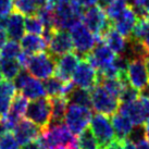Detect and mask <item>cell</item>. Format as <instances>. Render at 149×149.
<instances>
[{"label": "cell", "mask_w": 149, "mask_h": 149, "mask_svg": "<svg viewBox=\"0 0 149 149\" xmlns=\"http://www.w3.org/2000/svg\"><path fill=\"white\" fill-rule=\"evenodd\" d=\"M54 10V26L56 29H70L82 19V7L76 0H66Z\"/></svg>", "instance_id": "1"}, {"label": "cell", "mask_w": 149, "mask_h": 149, "mask_svg": "<svg viewBox=\"0 0 149 149\" xmlns=\"http://www.w3.org/2000/svg\"><path fill=\"white\" fill-rule=\"evenodd\" d=\"M91 104L96 112L110 116L118 111L120 100L109 93L101 84H97L91 89Z\"/></svg>", "instance_id": "2"}, {"label": "cell", "mask_w": 149, "mask_h": 149, "mask_svg": "<svg viewBox=\"0 0 149 149\" xmlns=\"http://www.w3.org/2000/svg\"><path fill=\"white\" fill-rule=\"evenodd\" d=\"M56 60L48 51H40L31 56L29 64L25 68L32 76L38 79H46L52 76L56 71Z\"/></svg>", "instance_id": "3"}, {"label": "cell", "mask_w": 149, "mask_h": 149, "mask_svg": "<svg viewBox=\"0 0 149 149\" xmlns=\"http://www.w3.org/2000/svg\"><path fill=\"white\" fill-rule=\"evenodd\" d=\"M70 35L72 38L75 52L79 58H85L95 47L97 38L82 22H77L70 29Z\"/></svg>", "instance_id": "4"}, {"label": "cell", "mask_w": 149, "mask_h": 149, "mask_svg": "<svg viewBox=\"0 0 149 149\" xmlns=\"http://www.w3.org/2000/svg\"><path fill=\"white\" fill-rule=\"evenodd\" d=\"M26 119L33 122L34 124L44 130L50 123L51 119V102L49 97H40L37 99H33L29 102L26 111Z\"/></svg>", "instance_id": "5"}, {"label": "cell", "mask_w": 149, "mask_h": 149, "mask_svg": "<svg viewBox=\"0 0 149 149\" xmlns=\"http://www.w3.org/2000/svg\"><path fill=\"white\" fill-rule=\"evenodd\" d=\"M91 119V108L79 106V104H68L64 116L65 125L71 132L77 135L84 131L89 124Z\"/></svg>", "instance_id": "6"}, {"label": "cell", "mask_w": 149, "mask_h": 149, "mask_svg": "<svg viewBox=\"0 0 149 149\" xmlns=\"http://www.w3.org/2000/svg\"><path fill=\"white\" fill-rule=\"evenodd\" d=\"M118 111L127 116L134 126L144 125L149 119V99L139 96L134 101L121 102Z\"/></svg>", "instance_id": "7"}, {"label": "cell", "mask_w": 149, "mask_h": 149, "mask_svg": "<svg viewBox=\"0 0 149 149\" xmlns=\"http://www.w3.org/2000/svg\"><path fill=\"white\" fill-rule=\"evenodd\" d=\"M82 21L96 36L97 42H99L101 35L112 25L110 19H108L104 11L99 7H91L87 9L82 14Z\"/></svg>", "instance_id": "8"}, {"label": "cell", "mask_w": 149, "mask_h": 149, "mask_svg": "<svg viewBox=\"0 0 149 149\" xmlns=\"http://www.w3.org/2000/svg\"><path fill=\"white\" fill-rule=\"evenodd\" d=\"M89 124L91 132L95 135L101 149H104L114 139V131L108 116L97 112L95 116H91Z\"/></svg>", "instance_id": "9"}, {"label": "cell", "mask_w": 149, "mask_h": 149, "mask_svg": "<svg viewBox=\"0 0 149 149\" xmlns=\"http://www.w3.org/2000/svg\"><path fill=\"white\" fill-rule=\"evenodd\" d=\"M125 76L127 83L138 91H141L143 87L149 83V75L143 57L128 59Z\"/></svg>", "instance_id": "10"}, {"label": "cell", "mask_w": 149, "mask_h": 149, "mask_svg": "<svg viewBox=\"0 0 149 149\" xmlns=\"http://www.w3.org/2000/svg\"><path fill=\"white\" fill-rule=\"evenodd\" d=\"M72 82L75 86L91 91L98 84V72L86 59H81L73 73Z\"/></svg>", "instance_id": "11"}, {"label": "cell", "mask_w": 149, "mask_h": 149, "mask_svg": "<svg viewBox=\"0 0 149 149\" xmlns=\"http://www.w3.org/2000/svg\"><path fill=\"white\" fill-rule=\"evenodd\" d=\"M74 49L70 33L65 29H56L48 42V52L57 59Z\"/></svg>", "instance_id": "12"}, {"label": "cell", "mask_w": 149, "mask_h": 149, "mask_svg": "<svg viewBox=\"0 0 149 149\" xmlns=\"http://www.w3.org/2000/svg\"><path fill=\"white\" fill-rule=\"evenodd\" d=\"M97 42L98 44H96L95 47L91 50V52L83 59H86L87 61L98 71L113 62L116 54L104 42L99 40Z\"/></svg>", "instance_id": "13"}, {"label": "cell", "mask_w": 149, "mask_h": 149, "mask_svg": "<svg viewBox=\"0 0 149 149\" xmlns=\"http://www.w3.org/2000/svg\"><path fill=\"white\" fill-rule=\"evenodd\" d=\"M79 60H81V58H79V54L76 52H72V51L57 58V60H56V71H54L56 76L59 77L63 82L71 81Z\"/></svg>", "instance_id": "14"}, {"label": "cell", "mask_w": 149, "mask_h": 149, "mask_svg": "<svg viewBox=\"0 0 149 149\" xmlns=\"http://www.w3.org/2000/svg\"><path fill=\"white\" fill-rule=\"evenodd\" d=\"M42 131V128L36 124H34L33 122L22 118L17 122L15 127L13 128V135L17 138L20 145H24L26 143L36 141Z\"/></svg>", "instance_id": "15"}, {"label": "cell", "mask_w": 149, "mask_h": 149, "mask_svg": "<svg viewBox=\"0 0 149 149\" xmlns=\"http://www.w3.org/2000/svg\"><path fill=\"white\" fill-rule=\"evenodd\" d=\"M138 17L135 11L131 7H126L124 11L121 13L119 17L114 19L112 22V26L124 37L130 38L133 32V29L136 24Z\"/></svg>", "instance_id": "16"}, {"label": "cell", "mask_w": 149, "mask_h": 149, "mask_svg": "<svg viewBox=\"0 0 149 149\" xmlns=\"http://www.w3.org/2000/svg\"><path fill=\"white\" fill-rule=\"evenodd\" d=\"M100 40L104 42L116 56H124L127 48V38L121 35L112 25L101 35Z\"/></svg>", "instance_id": "17"}, {"label": "cell", "mask_w": 149, "mask_h": 149, "mask_svg": "<svg viewBox=\"0 0 149 149\" xmlns=\"http://www.w3.org/2000/svg\"><path fill=\"white\" fill-rule=\"evenodd\" d=\"M74 86L75 85L72 81L63 82L57 76H50L44 82L46 95H48L49 97H57V96L66 97L74 88Z\"/></svg>", "instance_id": "18"}, {"label": "cell", "mask_w": 149, "mask_h": 149, "mask_svg": "<svg viewBox=\"0 0 149 149\" xmlns=\"http://www.w3.org/2000/svg\"><path fill=\"white\" fill-rule=\"evenodd\" d=\"M7 35L10 39L20 40L25 34L24 15L20 12H11L7 17V25H6Z\"/></svg>", "instance_id": "19"}, {"label": "cell", "mask_w": 149, "mask_h": 149, "mask_svg": "<svg viewBox=\"0 0 149 149\" xmlns=\"http://www.w3.org/2000/svg\"><path fill=\"white\" fill-rule=\"evenodd\" d=\"M111 124L114 131V136L119 141H125L132 133L134 125L127 116L118 111L112 114Z\"/></svg>", "instance_id": "20"}, {"label": "cell", "mask_w": 149, "mask_h": 149, "mask_svg": "<svg viewBox=\"0 0 149 149\" xmlns=\"http://www.w3.org/2000/svg\"><path fill=\"white\" fill-rule=\"evenodd\" d=\"M21 40L22 49L29 52L31 54H37L40 51H46L48 48V44L45 39L36 34H24V36L20 39Z\"/></svg>", "instance_id": "21"}, {"label": "cell", "mask_w": 149, "mask_h": 149, "mask_svg": "<svg viewBox=\"0 0 149 149\" xmlns=\"http://www.w3.org/2000/svg\"><path fill=\"white\" fill-rule=\"evenodd\" d=\"M21 94L24 97H26L27 99H37L40 97H45L46 96V91L44 87V83L40 82V79H36L31 75V77L27 79V82L25 83V85L22 87Z\"/></svg>", "instance_id": "22"}, {"label": "cell", "mask_w": 149, "mask_h": 149, "mask_svg": "<svg viewBox=\"0 0 149 149\" xmlns=\"http://www.w3.org/2000/svg\"><path fill=\"white\" fill-rule=\"evenodd\" d=\"M51 102V119L50 123H62L65 116L68 99L63 96L49 97Z\"/></svg>", "instance_id": "23"}, {"label": "cell", "mask_w": 149, "mask_h": 149, "mask_svg": "<svg viewBox=\"0 0 149 149\" xmlns=\"http://www.w3.org/2000/svg\"><path fill=\"white\" fill-rule=\"evenodd\" d=\"M0 69L1 74L4 77V79L12 81L17 74L21 71L22 66L17 59L14 58H2L0 61Z\"/></svg>", "instance_id": "24"}, {"label": "cell", "mask_w": 149, "mask_h": 149, "mask_svg": "<svg viewBox=\"0 0 149 149\" xmlns=\"http://www.w3.org/2000/svg\"><path fill=\"white\" fill-rule=\"evenodd\" d=\"M68 101H70V104H79V106H84V107H91V93L88 89H84V88H79L76 87L70 91V94L65 97Z\"/></svg>", "instance_id": "25"}, {"label": "cell", "mask_w": 149, "mask_h": 149, "mask_svg": "<svg viewBox=\"0 0 149 149\" xmlns=\"http://www.w3.org/2000/svg\"><path fill=\"white\" fill-rule=\"evenodd\" d=\"M79 135V136L77 138L79 149H101L91 128L86 127Z\"/></svg>", "instance_id": "26"}, {"label": "cell", "mask_w": 149, "mask_h": 149, "mask_svg": "<svg viewBox=\"0 0 149 149\" xmlns=\"http://www.w3.org/2000/svg\"><path fill=\"white\" fill-rule=\"evenodd\" d=\"M13 8L25 17H29L36 14L38 6L35 0H13Z\"/></svg>", "instance_id": "27"}, {"label": "cell", "mask_w": 149, "mask_h": 149, "mask_svg": "<svg viewBox=\"0 0 149 149\" xmlns=\"http://www.w3.org/2000/svg\"><path fill=\"white\" fill-rule=\"evenodd\" d=\"M21 51H22V47L17 42V40L9 39L1 47V49H0V56H1V58L17 59V56L21 54Z\"/></svg>", "instance_id": "28"}, {"label": "cell", "mask_w": 149, "mask_h": 149, "mask_svg": "<svg viewBox=\"0 0 149 149\" xmlns=\"http://www.w3.org/2000/svg\"><path fill=\"white\" fill-rule=\"evenodd\" d=\"M25 24V32L29 34H36V35H42L44 31V24L42 23L40 19L36 15H29L24 19Z\"/></svg>", "instance_id": "29"}, {"label": "cell", "mask_w": 149, "mask_h": 149, "mask_svg": "<svg viewBox=\"0 0 149 149\" xmlns=\"http://www.w3.org/2000/svg\"><path fill=\"white\" fill-rule=\"evenodd\" d=\"M126 7H127L126 0H112L110 6L106 10L107 17L110 19V21H113L114 19H116L121 13L124 11V9Z\"/></svg>", "instance_id": "30"}, {"label": "cell", "mask_w": 149, "mask_h": 149, "mask_svg": "<svg viewBox=\"0 0 149 149\" xmlns=\"http://www.w3.org/2000/svg\"><path fill=\"white\" fill-rule=\"evenodd\" d=\"M139 97V91L138 89L134 88L131 86L130 84H125L123 89L121 91L120 96H119V100L121 102H130V101H134Z\"/></svg>", "instance_id": "31"}, {"label": "cell", "mask_w": 149, "mask_h": 149, "mask_svg": "<svg viewBox=\"0 0 149 149\" xmlns=\"http://www.w3.org/2000/svg\"><path fill=\"white\" fill-rule=\"evenodd\" d=\"M0 149H20V144L11 132L0 136Z\"/></svg>", "instance_id": "32"}, {"label": "cell", "mask_w": 149, "mask_h": 149, "mask_svg": "<svg viewBox=\"0 0 149 149\" xmlns=\"http://www.w3.org/2000/svg\"><path fill=\"white\" fill-rule=\"evenodd\" d=\"M15 93H17L15 86H14V84L11 81L0 79V97L13 98Z\"/></svg>", "instance_id": "33"}, {"label": "cell", "mask_w": 149, "mask_h": 149, "mask_svg": "<svg viewBox=\"0 0 149 149\" xmlns=\"http://www.w3.org/2000/svg\"><path fill=\"white\" fill-rule=\"evenodd\" d=\"M31 77V74L29 73V71L26 70V69H23L19 72L17 74V76L12 79L13 81V84H14V86H15V89L17 91H21L22 87L24 86L25 83L27 82V79Z\"/></svg>", "instance_id": "34"}, {"label": "cell", "mask_w": 149, "mask_h": 149, "mask_svg": "<svg viewBox=\"0 0 149 149\" xmlns=\"http://www.w3.org/2000/svg\"><path fill=\"white\" fill-rule=\"evenodd\" d=\"M11 100L12 98H9V97H0V118L1 119L8 114Z\"/></svg>", "instance_id": "35"}, {"label": "cell", "mask_w": 149, "mask_h": 149, "mask_svg": "<svg viewBox=\"0 0 149 149\" xmlns=\"http://www.w3.org/2000/svg\"><path fill=\"white\" fill-rule=\"evenodd\" d=\"M13 11V0H0V15H9Z\"/></svg>", "instance_id": "36"}, {"label": "cell", "mask_w": 149, "mask_h": 149, "mask_svg": "<svg viewBox=\"0 0 149 149\" xmlns=\"http://www.w3.org/2000/svg\"><path fill=\"white\" fill-rule=\"evenodd\" d=\"M104 149H124L123 146V141H119V139H113V141L109 144L108 146H106Z\"/></svg>", "instance_id": "37"}, {"label": "cell", "mask_w": 149, "mask_h": 149, "mask_svg": "<svg viewBox=\"0 0 149 149\" xmlns=\"http://www.w3.org/2000/svg\"><path fill=\"white\" fill-rule=\"evenodd\" d=\"M76 1L79 2V4L82 8L88 9V8H91V7H94V6L97 3L98 0H76Z\"/></svg>", "instance_id": "38"}, {"label": "cell", "mask_w": 149, "mask_h": 149, "mask_svg": "<svg viewBox=\"0 0 149 149\" xmlns=\"http://www.w3.org/2000/svg\"><path fill=\"white\" fill-rule=\"evenodd\" d=\"M136 149H149V141L146 138H141L135 143Z\"/></svg>", "instance_id": "39"}, {"label": "cell", "mask_w": 149, "mask_h": 149, "mask_svg": "<svg viewBox=\"0 0 149 149\" xmlns=\"http://www.w3.org/2000/svg\"><path fill=\"white\" fill-rule=\"evenodd\" d=\"M148 21H149V15H148ZM141 42L144 44V46L146 47V49L149 51V23H148V26H147V29H146L145 34H144V36H143Z\"/></svg>", "instance_id": "40"}, {"label": "cell", "mask_w": 149, "mask_h": 149, "mask_svg": "<svg viewBox=\"0 0 149 149\" xmlns=\"http://www.w3.org/2000/svg\"><path fill=\"white\" fill-rule=\"evenodd\" d=\"M20 149H40V148H39L37 141H29V143H26L24 145H22V147Z\"/></svg>", "instance_id": "41"}, {"label": "cell", "mask_w": 149, "mask_h": 149, "mask_svg": "<svg viewBox=\"0 0 149 149\" xmlns=\"http://www.w3.org/2000/svg\"><path fill=\"white\" fill-rule=\"evenodd\" d=\"M65 1L66 0H47V6L50 7L51 9H54V8H56L57 6L63 3V2H65Z\"/></svg>", "instance_id": "42"}, {"label": "cell", "mask_w": 149, "mask_h": 149, "mask_svg": "<svg viewBox=\"0 0 149 149\" xmlns=\"http://www.w3.org/2000/svg\"><path fill=\"white\" fill-rule=\"evenodd\" d=\"M123 146H124V149H136L135 143L132 141L131 139H128V138H126L125 141H123Z\"/></svg>", "instance_id": "43"}, {"label": "cell", "mask_w": 149, "mask_h": 149, "mask_svg": "<svg viewBox=\"0 0 149 149\" xmlns=\"http://www.w3.org/2000/svg\"><path fill=\"white\" fill-rule=\"evenodd\" d=\"M139 96H141V97H145V98L149 99V83L147 84L146 86L143 87L141 91H139Z\"/></svg>", "instance_id": "44"}, {"label": "cell", "mask_w": 149, "mask_h": 149, "mask_svg": "<svg viewBox=\"0 0 149 149\" xmlns=\"http://www.w3.org/2000/svg\"><path fill=\"white\" fill-rule=\"evenodd\" d=\"M139 6L141 9H144L147 14L149 15V0H141L139 1Z\"/></svg>", "instance_id": "45"}, {"label": "cell", "mask_w": 149, "mask_h": 149, "mask_svg": "<svg viewBox=\"0 0 149 149\" xmlns=\"http://www.w3.org/2000/svg\"><path fill=\"white\" fill-rule=\"evenodd\" d=\"M7 17L8 15H0V29L4 31L7 25Z\"/></svg>", "instance_id": "46"}, {"label": "cell", "mask_w": 149, "mask_h": 149, "mask_svg": "<svg viewBox=\"0 0 149 149\" xmlns=\"http://www.w3.org/2000/svg\"><path fill=\"white\" fill-rule=\"evenodd\" d=\"M6 42H7V34L4 33V31L0 29V49H1V47L3 46V44Z\"/></svg>", "instance_id": "47"}, {"label": "cell", "mask_w": 149, "mask_h": 149, "mask_svg": "<svg viewBox=\"0 0 149 149\" xmlns=\"http://www.w3.org/2000/svg\"><path fill=\"white\" fill-rule=\"evenodd\" d=\"M144 132H145V138L149 141V119H147V121L145 122Z\"/></svg>", "instance_id": "48"}, {"label": "cell", "mask_w": 149, "mask_h": 149, "mask_svg": "<svg viewBox=\"0 0 149 149\" xmlns=\"http://www.w3.org/2000/svg\"><path fill=\"white\" fill-rule=\"evenodd\" d=\"M144 60H145L146 69H147V72H148V75H149V52L144 57Z\"/></svg>", "instance_id": "49"}, {"label": "cell", "mask_w": 149, "mask_h": 149, "mask_svg": "<svg viewBox=\"0 0 149 149\" xmlns=\"http://www.w3.org/2000/svg\"><path fill=\"white\" fill-rule=\"evenodd\" d=\"M35 1H36V3H37L38 8H39V7H44V6L47 4V0H35Z\"/></svg>", "instance_id": "50"}, {"label": "cell", "mask_w": 149, "mask_h": 149, "mask_svg": "<svg viewBox=\"0 0 149 149\" xmlns=\"http://www.w3.org/2000/svg\"><path fill=\"white\" fill-rule=\"evenodd\" d=\"M2 77V74H1V69H0V79Z\"/></svg>", "instance_id": "51"}, {"label": "cell", "mask_w": 149, "mask_h": 149, "mask_svg": "<svg viewBox=\"0 0 149 149\" xmlns=\"http://www.w3.org/2000/svg\"><path fill=\"white\" fill-rule=\"evenodd\" d=\"M0 58H1V56H0Z\"/></svg>", "instance_id": "52"}]
</instances>
